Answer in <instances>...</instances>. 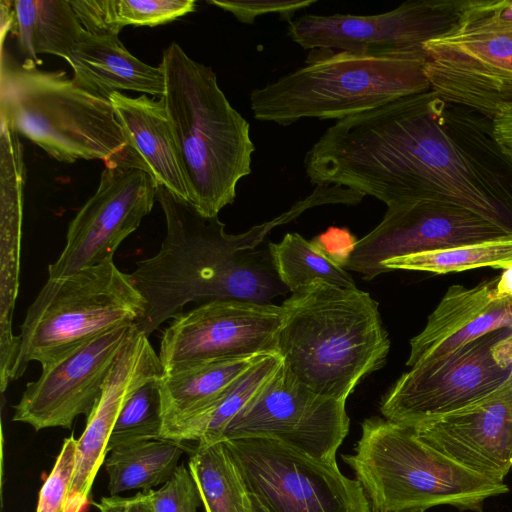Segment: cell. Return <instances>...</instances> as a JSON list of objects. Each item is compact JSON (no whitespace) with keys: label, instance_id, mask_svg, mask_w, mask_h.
<instances>
[{"label":"cell","instance_id":"f35d334b","mask_svg":"<svg viewBox=\"0 0 512 512\" xmlns=\"http://www.w3.org/2000/svg\"><path fill=\"white\" fill-rule=\"evenodd\" d=\"M498 344L503 354L512 360V332L501 339Z\"/></svg>","mask_w":512,"mask_h":512},{"label":"cell","instance_id":"4316f807","mask_svg":"<svg viewBox=\"0 0 512 512\" xmlns=\"http://www.w3.org/2000/svg\"><path fill=\"white\" fill-rule=\"evenodd\" d=\"M188 469L206 512H250V492L224 441L197 443Z\"/></svg>","mask_w":512,"mask_h":512},{"label":"cell","instance_id":"9c48e42d","mask_svg":"<svg viewBox=\"0 0 512 512\" xmlns=\"http://www.w3.org/2000/svg\"><path fill=\"white\" fill-rule=\"evenodd\" d=\"M222 441L249 492L270 512H372L359 481L345 476L337 462L267 438Z\"/></svg>","mask_w":512,"mask_h":512},{"label":"cell","instance_id":"8d00e7d4","mask_svg":"<svg viewBox=\"0 0 512 512\" xmlns=\"http://www.w3.org/2000/svg\"><path fill=\"white\" fill-rule=\"evenodd\" d=\"M493 134L501 152L512 163V110L493 120Z\"/></svg>","mask_w":512,"mask_h":512},{"label":"cell","instance_id":"484cf974","mask_svg":"<svg viewBox=\"0 0 512 512\" xmlns=\"http://www.w3.org/2000/svg\"><path fill=\"white\" fill-rule=\"evenodd\" d=\"M183 443L154 439L116 448L105 459L111 496L131 490L148 491L164 484L177 469Z\"/></svg>","mask_w":512,"mask_h":512},{"label":"cell","instance_id":"2e32d148","mask_svg":"<svg viewBox=\"0 0 512 512\" xmlns=\"http://www.w3.org/2000/svg\"><path fill=\"white\" fill-rule=\"evenodd\" d=\"M134 330L135 324L111 330L42 367L40 377L27 383L13 407L12 420L39 431L52 427L70 429L77 416L87 418Z\"/></svg>","mask_w":512,"mask_h":512},{"label":"cell","instance_id":"ba28073f","mask_svg":"<svg viewBox=\"0 0 512 512\" xmlns=\"http://www.w3.org/2000/svg\"><path fill=\"white\" fill-rule=\"evenodd\" d=\"M146 308L131 275L113 261L48 278L20 327L14 380L31 361L47 366L104 333L136 324Z\"/></svg>","mask_w":512,"mask_h":512},{"label":"cell","instance_id":"f1b7e54d","mask_svg":"<svg viewBox=\"0 0 512 512\" xmlns=\"http://www.w3.org/2000/svg\"><path fill=\"white\" fill-rule=\"evenodd\" d=\"M268 249L280 281L292 293L317 280L341 288L356 287L318 239L307 241L298 233H287L279 243L270 242Z\"/></svg>","mask_w":512,"mask_h":512},{"label":"cell","instance_id":"74e56055","mask_svg":"<svg viewBox=\"0 0 512 512\" xmlns=\"http://www.w3.org/2000/svg\"><path fill=\"white\" fill-rule=\"evenodd\" d=\"M496 292L499 297H509L512 299V266L503 270L498 277Z\"/></svg>","mask_w":512,"mask_h":512},{"label":"cell","instance_id":"60d3db41","mask_svg":"<svg viewBox=\"0 0 512 512\" xmlns=\"http://www.w3.org/2000/svg\"><path fill=\"white\" fill-rule=\"evenodd\" d=\"M401 512H425L424 510L415 509V510H407V511H401Z\"/></svg>","mask_w":512,"mask_h":512},{"label":"cell","instance_id":"d4e9b609","mask_svg":"<svg viewBox=\"0 0 512 512\" xmlns=\"http://www.w3.org/2000/svg\"><path fill=\"white\" fill-rule=\"evenodd\" d=\"M279 354L264 355L241 374L205 411L170 431L164 439L177 442L222 441L228 423L280 368Z\"/></svg>","mask_w":512,"mask_h":512},{"label":"cell","instance_id":"44dd1931","mask_svg":"<svg viewBox=\"0 0 512 512\" xmlns=\"http://www.w3.org/2000/svg\"><path fill=\"white\" fill-rule=\"evenodd\" d=\"M67 63L73 81L92 94L109 99L112 93L130 90L162 98L165 76L132 55L117 35H99L84 29Z\"/></svg>","mask_w":512,"mask_h":512},{"label":"cell","instance_id":"8992f818","mask_svg":"<svg viewBox=\"0 0 512 512\" xmlns=\"http://www.w3.org/2000/svg\"><path fill=\"white\" fill-rule=\"evenodd\" d=\"M15 62L2 50L1 117L59 162L101 160L144 170L109 99L92 94L63 70Z\"/></svg>","mask_w":512,"mask_h":512},{"label":"cell","instance_id":"d6986e66","mask_svg":"<svg viewBox=\"0 0 512 512\" xmlns=\"http://www.w3.org/2000/svg\"><path fill=\"white\" fill-rule=\"evenodd\" d=\"M163 375L158 354L148 337L135 326L77 439L75 469L65 512H83L89 503L92 485L105 462L117 417L130 394L144 382Z\"/></svg>","mask_w":512,"mask_h":512},{"label":"cell","instance_id":"83f0119b","mask_svg":"<svg viewBox=\"0 0 512 512\" xmlns=\"http://www.w3.org/2000/svg\"><path fill=\"white\" fill-rule=\"evenodd\" d=\"M86 31L117 35L125 26H157L195 10L194 0H70Z\"/></svg>","mask_w":512,"mask_h":512},{"label":"cell","instance_id":"3957f363","mask_svg":"<svg viewBox=\"0 0 512 512\" xmlns=\"http://www.w3.org/2000/svg\"><path fill=\"white\" fill-rule=\"evenodd\" d=\"M281 307L278 354L288 373L314 393L346 402L385 364L390 340L367 292L317 280Z\"/></svg>","mask_w":512,"mask_h":512},{"label":"cell","instance_id":"ac0fdd59","mask_svg":"<svg viewBox=\"0 0 512 512\" xmlns=\"http://www.w3.org/2000/svg\"><path fill=\"white\" fill-rule=\"evenodd\" d=\"M431 90L512 60V1L463 0L445 34L422 45Z\"/></svg>","mask_w":512,"mask_h":512},{"label":"cell","instance_id":"603a6c76","mask_svg":"<svg viewBox=\"0 0 512 512\" xmlns=\"http://www.w3.org/2000/svg\"><path fill=\"white\" fill-rule=\"evenodd\" d=\"M262 356L214 361L164 373L160 382L162 439L205 411Z\"/></svg>","mask_w":512,"mask_h":512},{"label":"cell","instance_id":"d590c367","mask_svg":"<svg viewBox=\"0 0 512 512\" xmlns=\"http://www.w3.org/2000/svg\"><path fill=\"white\" fill-rule=\"evenodd\" d=\"M95 506L99 512H155L145 491L128 497H102Z\"/></svg>","mask_w":512,"mask_h":512},{"label":"cell","instance_id":"1f68e13d","mask_svg":"<svg viewBox=\"0 0 512 512\" xmlns=\"http://www.w3.org/2000/svg\"><path fill=\"white\" fill-rule=\"evenodd\" d=\"M162 377L144 382L125 401L110 436L108 453L137 442L162 439Z\"/></svg>","mask_w":512,"mask_h":512},{"label":"cell","instance_id":"277c9868","mask_svg":"<svg viewBox=\"0 0 512 512\" xmlns=\"http://www.w3.org/2000/svg\"><path fill=\"white\" fill-rule=\"evenodd\" d=\"M161 67L167 112L189 202L207 217L236 198L237 184L251 171L255 151L247 120L232 107L211 67L191 59L176 42Z\"/></svg>","mask_w":512,"mask_h":512},{"label":"cell","instance_id":"30bf717a","mask_svg":"<svg viewBox=\"0 0 512 512\" xmlns=\"http://www.w3.org/2000/svg\"><path fill=\"white\" fill-rule=\"evenodd\" d=\"M511 332L493 330L411 367L383 396L380 412L385 419L414 428L486 396L512 371V360L496 347Z\"/></svg>","mask_w":512,"mask_h":512},{"label":"cell","instance_id":"7c38bea8","mask_svg":"<svg viewBox=\"0 0 512 512\" xmlns=\"http://www.w3.org/2000/svg\"><path fill=\"white\" fill-rule=\"evenodd\" d=\"M349 425L344 401L314 393L289 374L282 362L228 423L222 440L267 438L318 460L336 462V451Z\"/></svg>","mask_w":512,"mask_h":512},{"label":"cell","instance_id":"cb8c5ba5","mask_svg":"<svg viewBox=\"0 0 512 512\" xmlns=\"http://www.w3.org/2000/svg\"><path fill=\"white\" fill-rule=\"evenodd\" d=\"M12 13L19 51L37 65L39 54L66 60L84 31L68 0L12 1Z\"/></svg>","mask_w":512,"mask_h":512},{"label":"cell","instance_id":"d6a6232c","mask_svg":"<svg viewBox=\"0 0 512 512\" xmlns=\"http://www.w3.org/2000/svg\"><path fill=\"white\" fill-rule=\"evenodd\" d=\"M76 450L77 439L72 434L64 439L54 466L39 491L36 512H65L75 469Z\"/></svg>","mask_w":512,"mask_h":512},{"label":"cell","instance_id":"e575fe53","mask_svg":"<svg viewBox=\"0 0 512 512\" xmlns=\"http://www.w3.org/2000/svg\"><path fill=\"white\" fill-rule=\"evenodd\" d=\"M316 2L317 0H207V3L231 13L238 21L244 24H253L258 16L266 14H278L281 19L289 23L297 11L305 9Z\"/></svg>","mask_w":512,"mask_h":512},{"label":"cell","instance_id":"836d02e7","mask_svg":"<svg viewBox=\"0 0 512 512\" xmlns=\"http://www.w3.org/2000/svg\"><path fill=\"white\" fill-rule=\"evenodd\" d=\"M145 492L155 512H197L202 504L192 475L184 465H179L159 489Z\"/></svg>","mask_w":512,"mask_h":512},{"label":"cell","instance_id":"5b68a950","mask_svg":"<svg viewBox=\"0 0 512 512\" xmlns=\"http://www.w3.org/2000/svg\"><path fill=\"white\" fill-rule=\"evenodd\" d=\"M422 49L353 52L312 49L303 65L250 93L255 119L281 126L335 119L431 90Z\"/></svg>","mask_w":512,"mask_h":512},{"label":"cell","instance_id":"5bb4252c","mask_svg":"<svg viewBox=\"0 0 512 512\" xmlns=\"http://www.w3.org/2000/svg\"><path fill=\"white\" fill-rule=\"evenodd\" d=\"M462 4L463 0H418L372 15L306 14L290 21L287 31L294 43L309 50H419L453 27Z\"/></svg>","mask_w":512,"mask_h":512},{"label":"cell","instance_id":"f546056e","mask_svg":"<svg viewBox=\"0 0 512 512\" xmlns=\"http://www.w3.org/2000/svg\"><path fill=\"white\" fill-rule=\"evenodd\" d=\"M511 266L512 237L413 253L382 262L385 272L413 270L435 274L485 267L505 270Z\"/></svg>","mask_w":512,"mask_h":512},{"label":"cell","instance_id":"7a4b0ae2","mask_svg":"<svg viewBox=\"0 0 512 512\" xmlns=\"http://www.w3.org/2000/svg\"><path fill=\"white\" fill-rule=\"evenodd\" d=\"M157 201L165 216V238L160 250L138 261L130 274L147 303L144 316L135 324L139 332L149 337L191 302L270 303L289 291L274 269L269 249H253L274 227L308 210L305 202L298 201L276 218L232 235L225 232L218 216H204L162 186H158Z\"/></svg>","mask_w":512,"mask_h":512},{"label":"cell","instance_id":"4fadbf2b","mask_svg":"<svg viewBox=\"0 0 512 512\" xmlns=\"http://www.w3.org/2000/svg\"><path fill=\"white\" fill-rule=\"evenodd\" d=\"M512 237V229L462 206L419 201L387 207L382 221L342 253L339 263L366 280L382 262L413 253Z\"/></svg>","mask_w":512,"mask_h":512},{"label":"cell","instance_id":"6da1fadb","mask_svg":"<svg viewBox=\"0 0 512 512\" xmlns=\"http://www.w3.org/2000/svg\"><path fill=\"white\" fill-rule=\"evenodd\" d=\"M387 207L452 203L512 229V163L493 121L433 90L396 100L369 150Z\"/></svg>","mask_w":512,"mask_h":512},{"label":"cell","instance_id":"e0dca14e","mask_svg":"<svg viewBox=\"0 0 512 512\" xmlns=\"http://www.w3.org/2000/svg\"><path fill=\"white\" fill-rule=\"evenodd\" d=\"M414 429L424 442L467 469L504 482L512 469V371L486 396Z\"/></svg>","mask_w":512,"mask_h":512},{"label":"cell","instance_id":"52a82bcc","mask_svg":"<svg viewBox=\"0 0 512 512\" xmlns=\"http://www.w3.org/2000/svg\"><path fill=\"white\" fill-rule=\"evenodd\" d=\"M372 512L435 506L482 512L484 502L509 492L504 482L483 477L424 442L413 427L380 417L361 423L354 453L343 454Z\"/></svg>","mask_w":512,"mask_h":512},{"label":"cell","instance_id":"4dcf8cb0","mask_svg":"<svg viewBox=\"0 0 512 512\" xmlns=\"http://www.w3.org/2000/svg\"><path fill=\"white\" fill-rule=\"evenodd\" d=\"M433 91L444 100L470 108L493 121L512 110V60Z\"/></svg>","mask_w":512,"mask_h":512},{"label":"cell","instance_id":"9a60e30c","mask_svg":"<svg viewBox=\"0 0 512 512\" xmlns=\"http://www.w3.org/2000/svg\"><path fill=\"white\" fill-rule=\"evenodd\" d=\"M158 184L144 170L105 165L97 190L68 226L66 244L48 278L113 261L123 242L150 213Z\"/></svg>","mask_w":512,"mask_h":512},{"label":"cell","instance_id":"ffe728a7","mask_svg":"<svg viewBox=\"0 0 512 512\" xmlns=\"http://www.w3.org/2000/svg\"><path fill=\"white\" fill-rule=\"evenodd\" d=\"M498 277L476 286H450L429 315L424 329L410 341L406 365L440 358L500 328L512 329V299L499 297Z\"/></svg>","mask_w":512,"mask_h":512},{"label":"cell","instance_id":"7402d4cb","mask_svg":"<svg viewBox=\"0 0 512 512\" xmlns=\"http://www.w3.org/2000/svg\"><path fill=\"white\" fill-rule=\"evenodd\" d=\"M115 116L147 172L159 186L189 202L186 181L162 99L143 94L109 97Z\"/></svg>","mask_w":512,"mask_h":512},{"label":"cell","instance_id":"8fae6325","mask_svg":"<svg viewBox=\"0 0 512 512\" xmlns=\"http://www.w3.org/2000/svg\"><path fill=\"white\" fill-rule=\"evenodd\" d=\"M283 310L272 303L213 300L174 317L161 337L164 373L237 358L278 354Z\"/></svg>","mask_w":512,"mask_h":512},{"label":"cell","instance_id":"ab89813d","mask_svg":"<svg viewBox=\"0 0 512 512\" xmlns=\"http://www.w3.org/2000/svg\"><path fill=\"white\" fill-rule=\"evenodd\" d=\"M250 512H270V510L253 494L250 493Z\"/></svg>","mask_w":512,"mask_h":512}]
</instances>
